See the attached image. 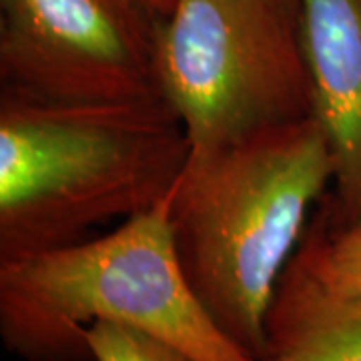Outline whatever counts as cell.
Returning a JSON list of instances; mask_svg holds the SVG:
<instances>
[{"label": "cell", "mask_w": 361, "mask_h": 361, "mask_svg": "<svg viewBox=\"0 0 361 361\" xmlns=\"http://www.w3.org/2000/svg\"><path fill=\"white\" fill-rule=\"evenodd\" d=\"M189 155L165 97L59 103L0 89V263L155 209Z\"/></svg>", "instance_id": "obj_1"}, {"label": "cell", "mask_w": 361, "mask_h": 361, "mask_svg": "<svg viewBox=\"0 0 361 361\" xmlns=\"http://www.w3.org/2000/svg\"><path fill=\"white\" fill-rule=\"evenodd\" d=\"M334 175L327 139L311 116L189 155L165 201L187 281L221 334L251 360L265 351L277 283Z\"/></svg>", "instance_id": "obj_2"}, {"label": "cell", "mask_w": 361, "mask_h": 361, "mask_svg": "<svg viewBox=\"0 0 361 361\" xmlns=\"http://www.w3.org/2000/svg\"><path fill=\"white\" fill-rule=\"evenodd\" d=\"M141 329L197 361H255L221 334L180 267L165 203L115 231L0 263V336L25 361H92L87 329Z\"/></svg>", "instance_id": "obj_3"}, {"label": "cell", "mask_w": 361, "mask_h": 361, "mask_svg": "<svg viewBox=\"0 0 361 361\" xmlns=\"http://www.w3.org/2000/svg\"><path fill=\"white\" fill-rule=\"evenodd\" d=\"M161 94L191 155L313 116L299 0H175L157 42Z\"/></svg>", "instance_id": "obj_4"}, {"label": "cell", "mask_w": 361, "mask_h": 361, "mask_svg": "<svg viewBox=\"0 0 361 361\" xmlns=\"http://www.w3.org/2000/svg\"><path fill=\"white\" fill-rule=\"evenodd\" d=\"M147 0H0V89L59 103L163 97Z\"/></svg>", "instance_id": "obj_5"}, {"label": "cell", "mask_w": 361, "mask_h": 361, "mask_svg": "<svg viewBox=\"0 0 361 361\" xmlns=\"http://www.w3.org/2000/svg\"><path fill=\"white\" fill-rule=\"evenodd\" d=\"M313 118L334 157V191L317 211L337 233L361 217V0H299Z\"/></svg>", "instance_id": "obj_6"}, {"label": "cell", "mask_w": 361, "mask_h": 361, "mask_svg": "<svg viewBox=\"0 0 361 361\" xmlns=\"http://www.w3.org/2000/svg\"><path fill=\"white\" fill-rule=\"evenodd\" d=\"M257 361H361V293L325 289L293 253L267 311Z\"/></svg>", "instance_id": "obj_7"}, {"label": "cell", "mask_w": 361, "mask_h": 361, "mask_svg": "<svg viewBox=\"0 0 361 361\" xmlns=\"http://www.w3.org/2000/svg\"><path fill=\"white\" fill-rule=\"evenodd\" d=\"M295 255L325 289L341 295L361 293V217L329 233L317 213L307 223Z\"/></svg>", "instance_id": "obj_8"}, {"label": "cell", "mask_w": 361, "mask_h": 361, "mask_svg": "<svg viewBox=\"0 0 361 361\" xmlns=\"http://www.w3.org/2000/svg\"><path fill=\"white\" fill-rule=\"evenodd\" d=\"M87 343L92 361H197L177 345L121 323L94 322Z\"/></svg>", "instance_id": "obj_9"}, {"label": "cell", "mask_w": 361, "mask_h": 361, "mask_svg": "<svg viewBox=\"0 0 361 361\" xmlns=\"http://www.w3.org/2000/svg\"><path fill=\"white\" fill-rule=\"evenodd\" d=\"M153 8H155L159 14H169V11L173 8V4H175V0H147Z\"/></svg>", "instance_id": "obj_10"}]
</instances>
